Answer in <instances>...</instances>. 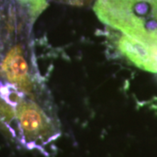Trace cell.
<instances>
[{
    "mask_svg": "<svg viewBox=\"0 0 157 157\" xmlns=\"http://www.w3.org/2000/svg\"><path fill=\"white\" fill-rule=\"evenodd\" d=\"M2 71L12 84L26 93L33 89V80L29 74V67L20 46H15L7 53L2 64Z\"/></svg>",
    "mask_w": 157,
    "mask_h": 157,
    "instance_id": "cell-4",
    "label": "cell"
},
{
    "mask_svg": "<svg viewBox=\"0 0 157 157\" xmlns=\"http://www.w3.org/2000/svg\"><path fill=\"white\" fill-rule=\"evenodd\" d=\"M94 11L108 27L157 52V0H97Z\"/></svg>",
    "mask_w": 157,
    "mask_h": 157,
    "instance_id": "cell-1",
    "label": "cell"
},
{
    "mask_svg": "<svg viewBox=\"0 0 157 157\" xmlns=\"http://www.w3.org/2000/svg\"><path fill=\"white\" fill-rule=\"evenodd\" d=\"M0 94L6 103L16 106L22 101V93H19L12 85H5L0 87Z\"/></svg>",
    "mask_w": 157,
    "mask_h": 157,
    "instance_id": "cell-5",
    "label": "cell"
},
{
    "mask_svg": "<svg viewBox=\"0 0 157 157\" xmlns=\"http://www.w3.org/2000/svg\"><path fill=\"white\" fill-rule=\"evenodd\" d=\"M54 1L63 3V4H67V5H70V6H86V4H88L91 0H54Z\"/></svg>",
    "mask_w": 157,
    "mask_h": 157,
    "instance_id": "cell-6",
    "label": "cell"
},
{
    "mask_svg": "<svg viewBox=\"0 0 157 157\" xmlns=\"http://www.w3.org/2000/svg\"><path fill=\"white\" fill-rule=\"evenodd\" d=\"M107 41L114 52L136 67L157 73V52L116 30H107Z\"/></svg>",
    "mask_w": 157,
    "mask_h": 157,
    "instance_id": "cell-3",
    "label": "cell"
},
{
    "mask_svg": "<svg viewBox=\"0 0 157 157\" xmlns=\"http://www.w3.org/2000/svg\"><path fill=\"white\" fill-rule=\"evenodd\" d=\"M19 128L25 145L43 149L60 135L59 125L38 104L22 101L17 107Z\"/></svg>",
    "mask_w": 157,
    "mask_h": 157,
    "instance_id": "cell-2",
    "label": "cell"
}]
</instances>
